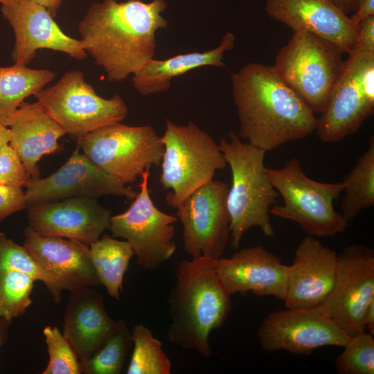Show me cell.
Wrapping results in <instances>:
<instances>
[{"instance_id":"cell-1","label":"cell","mask_w":374,"mask_h":374,"mask_svg":"<svg viewBox=\"0 0 374 374\" xmlns=\"http://www.w3.org/2000/svg\"><path fill=\"white\" fill-rule=\"evenodd\" d=\"M164 0H103L92 3L78 25L83 49L109 82L133 75L154 57L157 32L168 26Z\"/></svg>"},{"instance_id":"cell-2","label":"cell","mask_w":374,"mask_h":374,"mask_svg":"<svg viewBox=\"0 0 374 374\" xmlns=\"http://www.w3.org/2000/svg\"><path fill=\"white\" fill-rule=\"evenodd\" d=\"M241 139L270 151L315 131L317 118L273 66L249 63L231 75Z\"/></svg>"},{"instance_id":"cell-3","label":"cell","mask_w":374,"mask_h":374,"mask_svg":"<svg viewBox=\"0 0 374 374\" xmlns=\"http://www.w3.org/2000/svg\"><path fill=\"white\" fill-rule=\"evenodd\" d=\"M213 260L202 256L181 261L168 299V341L204 357L212 355L211 332L223 326L231 310V295L218 279Z\"/></svg>"},{"instance_id":"cell-4","label":"cell","mask_w":374,"mask_h":374,"mask_svg":"<svg viewBox=\"0 0 374 374\" xmlns=\"http://www.w3.org/2000/svg\"><path fill=\"white\" fill-rule=\"evenodd\" d=\"M218 144L231 172L226 199L231 246L239 249L244 235L252 227L260 228L266 237H274L269 211L279 195L266 173V152L242 142L233 131Z\"/></svg>"},{"instance_id":"cell-5","label":"cell","mask_w":374,"mask_h":374,"mask_svg":"<svg viewBox=\"0 0 374 374\" xmlns=\"http://www.w3.org/2000/svg\"><path fill=\"white\" fill-rule=\"evenodd\" d=\"M267 175L283 199L274 204L270 215L298 224L307 233L316 238L333 237L345 231L348 222L334 207V202L343 193L342 182H319L308 177L295 157L283 167L266 168Z\"/></svg>"},{"instance_id":"cell-6","label":"cell","mask_w":374,"mask_h":374,"mask_svg":"<svg viewBox=\"0 0 374 374\" xmlns=\"http://www.w3.org/2000/svg\"><path fill=\"white\" fill-rule=\"evenodd\" d=\"M161 141L163 153L159 182L164 189L172 190L166 201L175 209L227 166L219 144L192 121L177 125L167 120Z\"/></svg>"},{"instance_id":"cell-7","label":"cell","mask_w":374,"mask_h":374,"mask_svg":"<svg viewBox=\"0 0 374 374\" xmlns=\"http://www.w3.org/2000/svg\"><path fill=\"white\" fill-rule=\"evenodd\" d=\"M344 53L325 38L294 31L278 53L273 68L314 114H321L342 71Z\"/></svg>"},{"instance_id":"cell-8","label":"cell","mask_w":374,"mask_h":374,"mask_svg":"<svg viewBox=\"0 0 374 374\" xmlns=\"http://www.w3.org/2000/svg\"><path fill=\"white\" fill-rule=\"evenodd\" d=\"M78 143L93 163L125 184L158 166L163 153L161 136L150 125L114 123L78 138Z\"/></svg>"},{"instance_id":"cell-9","label":"cell","mask_w":374,"mask_h":374,"mask_svg":"<svg viewBox=\"0 0 374 374\" xmlns=\"http://www.w3.org/2000/svg\"><path fill=\"white\" fill-rule=\"evenodd\" d=\"M317 118L315 133L325 143L356 132L374 112V53L351 51Z\"/></svg>"},{"instance_id":"cell-10","label":"cell","mask_w":374,"mask_h":374,"mask_svg":"<svg viewBox=\"0 0 374 374\" xmlns=\"http://www.w3.org/2000/svg\"><path fill=\"white\" fill-rule=\"evenodd\" d=\"M34 96L66 134L80 138L100 127L121 123L128 108L118 94L110 98L98 95L80 71L65 73L53 86Z\"/></svg>"},{"instance_id":"cell-11","label":"cell","mask_w":374,"mask_h":374,"mask_svg":"<svg viewBox=\"0 0 374 374\" xmlns=\"http://www.w3.org/2000/svg\"><path fill=\"white\" fill-rule=\"evenodd\" d=\"M150 168L141 176L139 191L123 213L111 216L113 237L124 238L132 247L139 266L153 270L169 260L176 250L177 217L166 213L152 202L148 188Z\"/></svg>"},{"instance_id":"cell-12","label":"cell","mask_w":374,"mask_h":374,"mask_svg":"<svg viewBox=\"0 0 374 374\" xmlns=\"http://www.w3.org/2000/svg\"><path fill=\"white\" fill-rule=\"evenodd\" d=\"M374 299V250L353 244L337 253L332 287L319 305L348 337L366 331L363 319Z\"/></svg>"},{"instance_id":"cell-13","label":"cell","mask_w":374,"mask_h":374,"mask_svg":"<svg viewBox=\"0 0 374 374\" xmlns=\"http://www.w3.org/2000/svg\"><path fill=\"white\" fill-rule=\"evenodd\" d=\"M349 337L321 305L273 311L258 330L263 350H284L299 355H311L325 346L343 347Z\"/></svg>"},{"instance_id":"cell-14","label":"cell","mask_w":374,"mask_h":374,"mask_svg":"<svg viewBox=\"0 0 374 374\" xmlns=\"http://www.w3.org/2000/svg\"><path fill=\"white\" fill-rule=\"evenodd\" d=\"M228 191L226 184L212 179L175 208L183 225L184 249L192 258L222 256L230 236Z\"/></svg>"},{"instance_id":"cell-15","label":"cell","mask_w":374,"mask_h":374,"mask_svg":"<svg viewBox=\"0 0 374 374\" xmlns=\"http://www.w3.org/2000/svg\"><path fill=\"white\" fill-rule=\"evenodd\" d=\"M24 192L27 206L72 197L117 195L134 199L137 193L112 177L76 149L67 161L47 177L29 180Z\"/></svg>"},{"instance_id":"cell-16","label":"cell","mask_w":374,"mask_h":374,"mask_svg":"<svg viewBox=\"0 0 374 374\" xmlns=\"http://www.w3.org/2000/svg\"><path fill=\"white\" fill-rule=\"evenodd\" d=\"M1 11L15 33L11 53L15 63L27 65L42 48L65 53L75 60L87 57L80 40L66 35L47 9L34 0H13L1 5Z\"/></svg>"},{"instance_id":"cell-17","label":"cell","mask_w":374,"mask_h":374,"mask_svg":"<svg viewBox=\"0 0 374 374\" xmlns=\"http://www.w3.org/2000/svg\"><path fill=\"white\" fill-rule=\"evenodd\" d=\"M28 226L49 236L76 240L87 245L109 229L110 211L88 197H72L57 202L28 206Z\"/></svg>"},{"instance_id":"cell-18","label":"cell","mask_w":374,"mask_h":374,"mask_svg":"<svg viewBox=\"0 0 374 374\" xmlns=\"http://www.w3.org/2000/svg\"><path fill=\"white\" fill-rule=\"evenodd\" d=\"M213 261L218 279L230 295L251 292L283 301L287 265L262 245L243 248L229 258Z\"/></svg>"},{"instance_id":"cell-19","label":"cell","mask_w":374,"mask_h":374,"mask_svg":"<svg viewBox=\"0 0 374 374\" xmlns=\"http://www.w3.org/2000/svg\"><path fill=\"white\" fill-rule=\"evenodd\" d=\"M337 252L317 238L307 235L297 246L287 265L286 308H305L321 305L329 294L335 278Z\"/></svg>"},{"instance_id":"cell-20","label":"cell","mask_w":374,"mask_h":374,"mask_svg":"<svg viewBox=\"0 0 374 374\" xmlns=\"http://www.w3.org/2000/svg\"><path fill=\"white\" fill-rule=\"evenodd\" d=\"M265 11L294 31L325 38L347 54L352 51L359 33V25L330 0H266Z\"/></svg>"},{"instance_id":"cell-21","label":"cell","mask_w":374,"mask_h":374,"mask_svg":"<svg viewBox=\"0 0 374 374\" xmlns=\"http://www.w3.org/2000/svg\"><path fill=\"white\" fill-rule=\"evenodd\" d=\"M24 246L55 280L62 291L72 292L100 285L92 264L89 246L61 237L39 234L29 226L24 230Z\"/></svg>"},{"instance_id":"cell-22","label":"cell","mask_w":374,"mask_h":374,"mask_svg":"<svg viewBox=\"0 0 374 374\" xmlns=\"http://www.w3.org/2000/svg\"><path fill=\"white\" fill-rule=\"evenodd\" d=\"M117 321L107 313L102 294L90 287L70 292L63 322V335L80 364L90 359L113 332Z\"/></svg>"},{"instance_id":"cell-23","label":"cell","mask_w":374,"mask_h":374,"mask_svg":"<svg viewBox=\"0 0 374 374\" xmlns=\"http://www.w3.org/2000/svg\"><path fill=\"white\" fill-rule=\"evenodd\" d=\"M9 145L15 151L30 180L39 177L37 162L59 148L58 139L66 132L37 101L23 102L9 125Z\"/></svg>"},{"instance_id":"cell-24","label":"cell","mask_w":374,"mask_h":374,"mask_svg":"<svg viewBox=\"0 0 374 374\" xmlns=\"http://www.w3.org/2000/svg\"><path fill=\"white\" fill-rule=\"evenodd\" d=\"M235 37L226 32L220 44L211 50L179 54L164 60L154 57L148 60L132 75V84L136 91L149 96L167 91L172 80L195 69L212 66L224 67L225 52L233 48Z\"/></svg>"},{"instance_id":"cell-25","label":"cell","mask_w":374,"mask_h":374,"mask_svg":"<svg viewBox=\"0 0 374 374\" xmlns=\"http://www.w3.org/2000/svg\"><path fill=\"white\" fill-rule=\"evenodd\" d=\"M55 75L51 70L30 69L17 63L0 66V122L8 127L24 100L42 89Z\"/></svg>"},{"instance_id":"cell-26","label":"cell","mask_w":374,"mask_h":374,"mask_svg":"<svg viewBox=\"0 0 374 374\" xmlns=\"http://www.w3.org/2000/svg\"><path fill=\"white\" fill-rule=\"evenodd\" d=\"M90 258L100 284L108 294L119 301L123 281L129 263L134 256L130 244L104 234L89 245Z\"/></svg>"},{"instance_id":"cell-27","label":"cell","mask_w":374,"mask_h":374,"mask_svg":"<svg viewBox=\"0 0 374 374\" xmlns=\"http://www.w3.org/2000/svg\"><path fill=\"white\" fill-rule=\"evenodd\" d=\"M344 195L341 215L349 223L359 213L374 205V138L371 136L367 150L341 181Z\"/></svg>"},{"instance_id":"cell-28","label":"cell","mask_w":374,"mask_h":374,"mask_svg":"<svg viewBox=\"0 0 374 374\" xmlns=\"http://www.w3.org/2000/svg\"><path fill=\"white\" fill-rule=\"evenodd\" d=\"M133 350L127 369V374H170L172 364L155 338L145 326L137 323L131 330Z\"/></svg>"},{"instance_id":"cell-29","label":"cell","mask_w":374,"mask_h":374,"mask_svg":"<svg viewBox=\"0 0 374 374\" xmlns=\"http://www.w3.org/2000/svg\"><path fill=\"white\" fill-rule=\"evenodd\" d=\"M132 345L131 330L124 321L118 320L116 328L100 348L90 359L81 363L82 373H121Z\"/></svg>"},{"instance_id":"cell-30","label":"cell","mask_w":374,"mask_h":374,"mask_svg":"<svg viewBox=\"0 0 374 374\" xmlns=\"http://www.w3.org/2000/svg\"><path fill=\"white\" fill-rule=\"evenodd\" d=\"M8 271L25 273L42 281L53 301L60 302L62 290L55 280L38 263L28 250L0 232V274Z\"/></svg>"},{"instance_id":"cell-31","label":"cell","mask_w":374,"mask_h":374,"mask_svg":"<svg viewBox=\"0 0 374 374\" xmlns=\"http://www.w3.org/2000/svg\"><path fill=\"white\" fill-rule=\"evenodd\" d=\"M35 280L16 271L0 274V317L9 323L25 314L31 305L30 295Z\"/></svg>"},{"instance_id":"cell-32","label":"cell","mask_w":374,"mask_h":374,"mask_svg":"<svg viewBox=\"0 0 374 374\" xmlns=\"http://www.w3.org/2000/svg\"><path fill=\"white\" fill-rule=\"evenodd\" d=\"M335 359L339 374L374 373V335L364 331L349 337Z\"/></svg>"},{"instance_id":"cell-33","label":"cell","mask_w":374,"mask_h":374,"mask_svg":"<svg viewBox=\"0 0 374 374\" xmlns=\"http://www.w3.org/2000/svg\"><path fill=\"white\" fill-rule=\"evenodd\" d=\"M49 361L42 374H80L81 364L72 346L55 326L43 330Z\"/></svg>"},{"instance_id":"cell-34","label":"cell","mask_w":374,"mask_h":374,"mask_svg":"<svg viewBox=\"0 0 374 374\" xmlns=\"http://www.w3.org/2000/svg\"><path fill=\"white\" fill-rule=\"evenodd\" d=\"M30 180L15 151L9 144L0 149V184L25 186Z\"/></svg>"},{"instance_id":"cell-35","label":"cell","mask_w":374,"mask_h":374,"mask_svg":"<svg viewBox=\"0 0 374 374\" xmlns=\"http://www.w3.org/2000/svg\"><path fill=\"white\" fill-rule=\"evenodd\" d=\"M27 207L21 187L0 184V223L10 215Z\"/></svg>"},{"instance_id":"cell-36","label":"cell","mask_w":374,"mask_h":374,"mask_svg":"<svg viewBox=\"0 0 374 374\" xmlns=\"http://www.w3.org/2000/svg\"><path fill=\"white\" fill-rule=\"evenodd\" d=\"M358 25V35L351 51L374 53V16L362 19Z\"/></svg>"},{"instance_id":"cell-37","label":"cell","mask_w":374,"mask_h":374,"mask_svg":"<svg viewBox=\"0 0 374 374\" xmlns=\"http://www.w3.org/2000/svg\"><path fill=\"white\" fill-rule=\"evenodd\" d=\"M371 16H374V0H359L357 10L350 17L358 24L362 19Z\"/></svg>"},{"instance_id":"cell-38","label":"cell","mask_w":374,"mask_h":374,"mask_svg":"<svg viewBox=\"0 0 374 374\" xmlns=\"http://www.w3.org/2000/svg\"><path fill=\"white\" fill-rule=\"evenodd\" d=\"M363 325L364 330L374 335V299L368 305L365 311Z\"/></svg>"},{"instance_id":"cell-39","label":"cell","mask_w":374,"mask_h":374,"mask_svg":"<svg viewBox=\"0 0 374 374\" xmlns=\"http://www.w3.org/2000/svg\"><path fill=\"white\" fill-rule=\"evenodd\" d=\"M341 11L346 15L355 12L359 0H330Z\"/></svg>"},{"instance_id":"cell-40","label":"cell","mask_w":374,"mask_h":374,"mask_svg":"<svg viewBox=\"0 0 374 374\" xmlns=\"http://www.w3.org/2000/svg\"><path fill=\"white\" fill-rule=\"evenodd\" d=\"M37 3L45 7L54 17L56 16L60 7L62 0H34Z\"/></svg>"},{"instance_id":"cell-41","label":"cell","mask_w":374,"mask_h":374,"mask_svg":"<svg viewBox=\"0 0 374 374\" xmlns=\"http://www.w3.org/2000/svg\"><path fill=\"white\" fill-rule=\"evenodd\" d=\"M10 324V323L0 317V348L8 337V326Z\"/></svg>"},{"instance_id":"cell-42","label":"cell","mask_w":374,"mask_h":374,"mask_svg":"<svg viewBox=\"0 0 374 374\" xmlns=\"http://www.w3.org/2000/svg\"><path fill=\"white\" fill-rule=\"evenodd\" d=\"M10 141V130L8 126H6L0 122V149L4 145L9 143Z\"/></svg>"},{"instance_id":"cell-43","label":"cell","mask_w":374,"mask_h":374,"mask_svg":"<svg viewBox=\"0 0 374 374\" xmlns=\"http://www.w3.org/2000/svg\"><path fill=\"white\" fill-rule=\"evenodd\" d=\"M12 1L13 0H0V3L1 5H6L12 3Z\"/></svg>"}]
</instances>
